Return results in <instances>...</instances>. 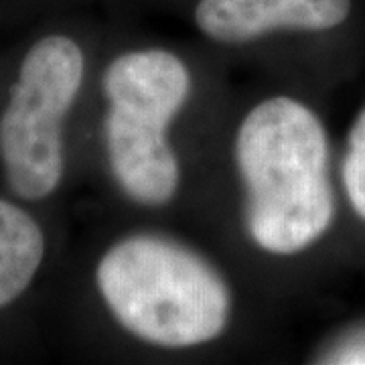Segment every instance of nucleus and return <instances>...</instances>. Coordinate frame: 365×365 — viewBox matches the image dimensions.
<instances>
[{
  "label": "nucleus",
  "instance_id": "nucleus-1",
  "mask_svg": "<svg viewBox=\"0 0 365 365\" xmlns=\"http://www.w3.org/2000/svg\"><path fill=\"white\" fill-rule=\"evenodd\" d=\"M227 165L237 230L260 260H300L333 232L337 163L325 118L309 100L282 90L254 98L232 126Z\"/></svg>",
  "mask_w": 365,
  "mask_h": 365
},
{
  "label": "nucleus",
  "instance_id": "nucleus-2",
  "mask_svg": "<svg viewBox=\"0 0 365 365\" xmlns=\"http://www.w3.org/2000/svg\"><path fill=\"white\" fill-rule=\"evenodd\" d=\"M91 290L122 339L160 355L209 351L242 321V297L222 262L150 225L106 242L91 266Z\"/></svg>",
  "mask_w": 365,
  "mask_h": 365
},
{
  "label": "nucleus",
  "instance_id": "nucleus-3",
  "mask_svg": "<svg viewBox=\"0 0 365 365\" xmlns=\"http://www.w3.org/2000/svg\"><path fill=\"white\" fill-rule=\"evenodd\" d=\"M189 55L170 45H124L98 71L100 150L112 191L128 207L173 209L185 193L179 128L199 98Z\"/></svg>",
  "mask_w": 365,
  "mask_h": 365
},
{
  "label": "nucleus",
  "instance_id": "nucleus-4",
  "mask_svg": "<svg viewBox=\"0 0 365 365\" xmlns=\"http://www.w3.org/2000/svg\"><path fill=\"white\" fill-rule=\"evenodd\" d=\"M83 41L51 31L21 57L0 110V175L23 203L51 199L67 175V122L90 78Z\"/></svg>",
  "mask_w": 365,
  "mask_h": 365
},
{
  "label": "nucleus",
  "instance_id": "nucleus-5",
  "mask_svg": "<svg viewBox=\"0 0 365 365\" xmlns=\"http://www.w3.org/2000/svg\"><path fill=\"white\" fill-rule=\"evenodd\" d=\"M353 0H195L193 25L223 49H250L292 35H321L343 26Z\"/></svg>",
  "mask_w": 365,
  "mask_h": 365
},
{
  "label": "nucleus",
  "instance_id": "nucleus-6",
  "mask_svg": "<svg viewBox=\"0 0 365 365\" xmlns=\"http://www.w3.org/2000/svg\"><path fill=\"white\" fill-rule=\"evenodd\" d=\"M47 248L45 227L23 201L0 195V311L31 290L45 266Z\"/></svg>",
  "mask_w": 365,
  "mask_h": 365
},
{
  "label": "nucleus",
  "instance_id": "nucleus-7",
  "mask_svg": "<svg viewBox=\"0 0 365 365\" xmlns=\"http://www.w3.org/2000/svg\"><path fill=\"white\" fill-rule=\"evenodd\" d=\"M339 191L351 213L365 225V106L353 116L337 163Z\"/></svg>",
  "mask_w": 365,
  "mask_h": 365
},
{
  "label": "nucleus",
  "instance_id": "nucleus-8",
  "mask_svg": "<svg viewBox=\"0 0 365 365\" xmlns=\"http://www.w3.org/2000/svg\"><path fill=\"white\" fill-rule=\"evenodd\" d=\"M321 364L365 365V335H353L345 341H335L321 353Z\"/></svg>",
  "mask_w": 365,
  "mask_h": 365
}]
</instances>
